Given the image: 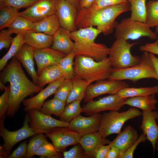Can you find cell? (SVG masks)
Returning a JSON list of instances; mask_svg holds the SVG:
<instances>
[{"mask_svg":"<svg viewBox=\"0 0 158 158\" xmlns=\"http://www.w3.org/2000/svg\"><path fill=\"white\" fill-rule=\"evenodd\" d=\"M130 10L128 2L90 11L87 9L78 10L76 26L78 29L90 26H96L104 35L112 33L118 24L116 18L121 14Z\"/></svg>","mask_w":158,"mask_h":158,"instance_id":"6da1fadb","label":"cell"},{"mask_svg":"<svg viewBox=\"0 0 158 158\" xmlns=\"http://www.w3.org/2000/svg\"><path fill=\"white\" fill-rule=\"evenodd\" d=\"M101 33L100 30L92 26L80 28L71 32L70 37L74 41L72 52L76 56L89 57L97 61L107 57L110 48L104 44L96 43L95 41Z\"/></svg>","mask_w":158,"mask_h":158,"instance_id":"7a4b0ae2","label":"cell"},{"mask_svg":"<svg viewBox=\"0 0 158 158\" xmlns=\"http://www.w3.org/2000/svg\"><path fill=\"white\" fill-rule=\"evenodd\" d=\"M73 67L75 76L86 80L88 85L95 81L108 79L113 69L109 57L97 61L81 55L75 56Z\"/></svg>","mask_w":158,"mask_h":158,"instance_id":"3957f363","label":"cell"},{"mask_svg":"<svg viewBox=\"0 0 158 158\" xmlns=\"http://www.w3.org/2000/svg\"><path fill=\"white\" fill-rule=\"evenodd\" d=\"M140 58V62L132 66L121 69L113 68L108 79L113 80H128L133 82L146 78L158 80V76L149 53L144 52Z\"/></svg>","mask_w":158,"mask_h":158,"instance_id":"277c9868","label":"cell"},{"mask_svg":"<svg viewBox=\"0 0 158 158\" xmlns=\"http://www.w3.org/2000/svg\"><path fill=\"white\" fill-rule=\"evenodd\" d=\"M142 113L138 109L132 107L128 110L119 112L112 111L101 114L99 132L106 138L111 134H118L125 123L128 120L140 116Z\"/></svg>","mask_w":158,"mask_h":158,"instance_id":"5b68a950","label":"cell"},{"mask_svg":"<svg viewBox=\"0 0 158 158\" xmlns=\"http://www.w3.org/2000/svg\"><path fill=\"white\" fill-rule=\"evenodd\" d=\"M137 42L130 43L121 38H117L110 48L109 55L114 69H123L132 66L138 63L140 58L131 53V48Z\"/></svg>","mask_w":158,"mask_h":158,"instance_id":"8992f818","label":"cell"},{"mask_svg":"<svg viewBox=\"0 0 158 158\" xmlns=\"http://www.w3.org/2000/svg\"><path fill=\"white\" fill-rule=\"evenodd\" d=\"M6 118L0 119V136L3 138L4 144L0 145V157L8 158L14 146L19 142L36 134L29 125V116L27 113L25 118L23 126L16 131H10L4 126Z\"/></svg>","mask_w":158,"mask_h":158,"instance_id":"52a82bcc","label":"cell"},{"mask_svg":"<svg viewBox=\"0 0 158 158\" xmlns=\"http://www.w3.org/2000/svg\"><path fill=\"white\" fill-rule=\"evenodd\" d=\"M116 39L125 40H135L142 37H147L151 40L157 39L158 37L146 23L136 21L130 17L122 19L115 28Z\"/></svg>","mask_w":158,"mask_h":158,"instance_id":"ba28073f","label":"cell"},{"mask_svg":"<svg viewBox=\"0 0 158 158\" xmlns=\"http://www.w3.org/2000/svg\"><path fill=\"white\" fill-rule=\"evenodd\" d=\"M28 113L29 126L35 134H46L55 128L68 127L69 126V123L55 119L36 109L30 110Z\"/></svg>","mask_w":158,"mask_h":158,"instance_id":"9c48e42d","label":"cell"},{"mask_svg":"<svg viewBox=\"0 0 158 158\" xmlns=\"http://www.w3.org/2000/svg\"><path fill=\"white\" fill-rule=\"evenodd\" d=\"M126 99L117 94H111L97 100L86 102L82 107V112L90 116L105 111H118L125 105Z\"/></svg>","mask_w":158,"mask_h":158,"instance_id":"30bf717a","label":"cell"},{"mask_svg":"<svg viewBox=\"0 0 158 158\" xmlns=\"http://www.w3.org/2000/svg\"><path fill=\"white\" fill-rule=\"evenodd\" d=\"M10 85L9 107L6 115L10 117L14 116L20 104L26 97L43 89L38 85L33 87L21 83Z\"/></svg>","mask_w":158,"mask_h":158,"instance_id":"8fae6325","label":"cell"},{"mask_svg":"<svg viewBox=\"0 0 158 158\" xmlns=\"http://www.w3.org/2000/svg\"><path fill=\"white\" fill-rule=\"evenodd\" d=\"M56 150L60 152L66 151L68 146L79 143L82 136L68 127H57L46 134Z\"/></svg>","mask_w":158,"mask_h":158,"instance_id":"7c38bea8","label":"cell"},{"mask_svg":"<svg viewBox=\"0 0 158 158\" xmlns=\"http://www.w3.org/2000/svg\"><path fill=\"white\" fill-rule=\"evenodd\" d=\"M128 86L129 85L123 80H99L87 86L83 100L87 102L102 95L117 94L121 90Z\"/></svg>","mask_w":158,"mask_h":158,"instance_id":"4fadbf2b","label":"cell"},{"mask_svg":"<svg viewBox=\"0 0 158 158\" xmlns=\"http://www.w3.org/2000/svg\"><path fill=\"white\" fill-rule=\"evenodd\" d=\"M58 0H40L19 12V15L33 23L40 21L56 13Z\"/></svg>","mask_w":158,"mask_h":158,"instance_id":"5bb4252c","label":"cell"},{"mask_svg":"<svg viewBox=\"0 0 158 158\" xmlns=\"http://www.w3.org/2000/svg\"><path fill=\"white\" fill-rule=\"evenodd\" d=\"M1 81L4 84L23 83L32 86L37 85L27 77L22 68L20 63L13 57L0 75Z\"/></svg>","mask_w":158,"mask_h":158,"instance_id":"9a60e30c","label":"cell"},{"mask_svg":"<svg viewBox=\"0 0 158 158\" xmlns=\"http://www.w3.org/2000/svg\"><path fill=\"white\" fill-rule=\"evenodd\" d=\"M101 114L99 113L85 117L80 115L69 123L68 127L82 136L87 134L98 131L100 126Z\"/></svg>","mask_w":158,"mask_h":158,"instance_id":"2e32d148","label":"cell"},{"mask_svg":"<svg viewBox=\"0 0 158 158\" xmlns=\"http://www.w3.org/2000/svg\"><path fill=\"white\" fill-rule=\"evenodd\" d=\"M78 10L65 0H58L56 14L61 27L70 32L77 30L76 20Z\"/></svg>","mask_w":158,"mask_h":158,"instance_id":"e0dca14e","label":"cell"},{"mask_svg":"<svg viewBox=\"0 0 158 158\" xmlns=\"http://www.w3.org/2000/svg\"><path fill=\"white\" fill-rule=\"evenodd\" d=\"M142 120L140 126V129L146 136V139L151 143L154 154L156 145L158 138V111L154 110L142 111Z\"/></svg>","mask_w":158,"mask_h":158,"instance_id":"ac0fdd59","label":"cell"},{"mask_svg":"<svg viewBox=\"0 0 158 158\" xmlns=\"http://www.w3.org/2000/svg\"><path fill=\"white\" fill-rule=\"evenodd\" d=\"M66 79L64 77L49 84L35 96L30 98L25 99L23 102L24 110L28 112L30 110L36 109L39 110L48 97L54 94L60 85Z\"/></svg>","mask_w":158,"mask_h":158,"instance_id":"d6986e66","label":"cell"},{"mask_svg":"<svg viewBox=\"0 0 158 158\" xmlns=\"http://www.w3.org/2000/svg\"><path fill=\"white\" fill-rule=\"evenodd\" d=\"M66 56L51 47L34 50V57L37 66L38 76L45 68L59 65L61 60Z\"/></svg>","mask_w":158,"mask_h":158,"instance_id":"ffe728a7","label":"cell"},{"mask_svg":"<svg viewBox=\"0 0 158 158\" xmlns=\"http://www.w3.org/2000/svg\"><path fill=\"white\" fill-rule=\"evenodd\" d=\"M111 141L103 137L98 131L82 136L79 143L81 145L86 158H94L98 150L102 146L109 144Z\"/></svg>","mask_w":158,"mask_h":158,"instance_id":"44dd1931","label":"cell"},{"mask_svg":"<svg viewBox=\"0 0 158 158\" xmlns=\"http://www.w3.org/2000/svg\"><path fill=\"white\" fill-rule=\"evenodd\" d=\"M118 134L117 136L109 144L111 147H115L119 150L120 157L136 141L139 136L135 129L130 126L125 127L122 131Z\"/></svg>","mask_w":158,"mask_h":158,"instance_id":"7402d4cb","label":"cell"},{"mask_svg":"<svg viewBox=\"0 0 158 158\" xmlns=\"http://www.w3.org/2000/svg\"><path fill=\"white\" fill-rule=\"evenodd\" d=\"M34 49L30 46L24 44L14 57L23 65L35 84L38 75L35 71L34 61Z\"/></svg>","mask_w":158,"mask_h":158,"instance_id":"603a6c76","label":"cell"},{"mask_svg":"<svg viewBox=\"0 0 158 158\" xmlns=\"http://www.w3.org/2000/svg\"><path fill=\"white\" fill-rule=\"evenodd\" d=\"M70 31L60 27L52 36L51 48L67 55L73 51L74 43L70 36Z\"/></svg>","mask_w":158,"mask_h":158,"instance_id":"cb8c5ba5","label":"cell"},{"mask_svg":"<svg viewBox=\"0 0 158 158\" xmlns=\"http://www.w3.org/2000/svg\"><path fill=\"white\" fill-rule=\"evenodd\" d=\"M23 40L25 44L34 50L50 47L53 41V36L33 30L24 32Z\"/></svg>","mask_w":158,"mask_h":158,"instance_id":"d4e9b609","label":"cell"},{"mask_svg":"<svg viewBox=\"0 0 158 158\" xmlns=\"http://www.w3.org/2000/svg\"><path fill=\"white\" fill-rule=\"evenodd\" d=\"M158 100L155 95L126 98L124 104L139 109L142 111L155 110Z\"/></svg>","mask_w":158,"mask_h":158,"instance_id":"484cf974","label":"cell"},{"mask_svg":"<svg viewBox=\"0 0 158 158\" xmlns=\"http://www.w3.org/2000/svg\"><path fill=\"white\" fill-rule=\"evenodd\" d=\"M64 74L59 65L49 66L42 70L38 75L36 84L43 87L46 85L64 77Z\"/></svg>","mask_w":158,"mask_h":158,"instance_id":"4316f807","label":"cell"},{"mask_svg":"<svg viewBox=\"0 0 158 158\" xmlns=\"http://www.w3.org/2000/svg\"><path fill=\"white\" fill-rule=\"evenodd\" d=\"M61 27L56 13L34 23L33 30L53 36Z\"/></svg>","mask_w":158,"mask_h":158,"instance_id":"83f0119b","label":"cell"},{"mask_svg":"<svg viewBox=\"0 0 158 158\" xmlns=\"http://www.w3.org/2000/svg\"><path fill=\"white\" fill-rule=\"evenodd\" d=\"M158 94V85L141 87H125L117 93L120 96L125 98L136 97L149 96Z\"/></svg>","mask_w":158,"mask_h":158,"instance_id":"f1b7e54d","label":"cell"},{"mask_svg":"<svg viewBox=\"0 0 158 158\" xmlns=\"http://www.w3.org/2000/svg\"><path fill=\"white\" fill-rule=\"evenodd\" d=\"M72 87L66 101V104L84 98L88 86L85 80L75 76L72 79Z\"/></svg>","mask_w":158,"mask_h":158,"instance_id":"f546056e","label":"cell"},{"mask_svg":"<svg viewBox=\"0 0 158 158\" xmlns=\"http://www.w3.org/2000/svg\"><path fill=\"white\" fill-rule=\"evenodd\" d=\"M146 0H128L130 5L131 14L130 17L133 20L145 23L146 14Z\"/></svg>","mask_w":158,"mask_h":158,"instance_id":"4dcf8cb0","label":"cell"},{"mask_svg":"<svg viewBox=\"0 0 158 158\" xmlns=\"http://www.w3.org/2000/svg\"><path fill=\"white\" fill-rule=\"evenodd\" d=\"M24 33L16 35L13 39L7 52L0 60V70H2L5 67L8 61L15 56L25 44L23 40Z\"/></svg>","mask_w":158,"mask_h":158,"instance_id":"1f68e13d","label":"cell"},{"mask_svg":"<svg viewBox=\"0 0 158 158\" xmlns=\"http://www.w3.org/2000/svg\"><path fill=\"white\" fill-rule=\"evenodd\" d=\"M82 100H78L66 104L64 110L59 116V119L63 122L69 123L74 118L83 112L80 106Z\"/></svg>","mask_w":158,"mask_h":158,"instance_id":"d6a6232c","label":"cell"},{"mask_svg":"<svg viewBox=\"0 0 158 158\" xmlns=\"http://www.w3.org/2000/svg\"><path fill=\"white\" fill-rule=\"evenodd\" d=\"M66 104V102L54 97L50 100L44 102L39 111L46 114H53L59 117Z\"/></svg>","mask_w":158,"mask_h":158,"instance_id":"836d02e7","label":"cell"},{"mask_svg":"<svg viewBox=\"0 0 158 158\" xmlns=\"http://www.w3.org/2000/svg\"><path fill=\"white\" fill-rule=\"evenodd\" d=\"M34 23L23 16H18L8 28L11 34L16 35L33 30Z\"/></svg>","mask_w":158,"mask_h":158,"instance_id":"e575fe53","label":"cell"},{"mask_svg":"<svg viewBox=\"0 0 158 158\" xmlns=\"http://www.w3.org/2000/svg\"><path fill=\"white\" fill-rule=\"evenodd\" d=\"M18 10L9 6L0 8V30L8 28L18 16Z\"/></svg>","mask_w":158,"mask_h":158,"instance_id":"d590c367","label":"cell"},{"mask_svg":"<svg viewBox=\"0 0 158 158\" xmlns=\"http://www.w3.org/2000/svg\"><path fill=\"white\" fill-rule=\"evenodd\" d=\"M145 23L150 27L158 25V0H151L146 4Z\"/></svg>","mask_w":158,"mask_h":158,"instance_id":"8d00e7d4","label":"cell"},{"mask_svg":"<svg viewBox=\"0 0 158 158\" xmlns=\"http://www.w3.org/2000/svg\"><path fill=\"white\" fill-rule=\"evenodd\" d=\"M46 136L43 134H36L30 138L27 144L25 158H31L35 155L37 150L46 140Z\"/></svg>","mask_w":158,"mask_h":158,"instance_id":"74e56055","label":"cell"},{"mask_svg":"<svg viewBox=\"0 0 158 158\" xmlns=\"http://www.w3.org/2000/svg\"><path fill=\"white\" fill-rule=\"evenodd\" d=\"M75 54L72 52L62 59L59 65L64 74L66 79L71 80L74 76L73 60Z\"/></svg>","mask_w":158,"mask_h":158,"instance_id":"f35d334b","label":"cell"},{"mask_svg":"<svg viewBox=\"0 0 158 158\" xmlns=\"http://www.w3.org/2000/svg\"><path fill=\"white\" fill-rule=\"evenodd\" d=\"M35 155L48 158H62L63 155L58 152L52 144L46 140L41 145L35 153Z\"/></svg>","mask_w":158,"mask_h":158,"instance_id":"ab89813d","label":"cell"},{"mask_svg":"<svg viewBox=\"0 0 158 158\" xmlns=\"http://www.w3.org/2000/svg\"><path fill=\"white\" fill-rule=\"evenodd\" d=\"M72 87V80L65 79L56 90L54 97L66 103Z\"/></svg>","mask_w":158,"mask_h":158,"instance_id":"60d3db41","label":"cell"},{"mask_svg":"<svg viewBox=\"0 0 158 158\" xmlns=\"http://www.w3.org/2000/svg\"><path fill=\"white\" fill-rule=\"evenodd\" d=\"M40 0H0V8L9 6L18 10L27 8Z\"/></svg>","mask_w":158,"mask_h":158,"instance_id":"b9f144b4","label":"cell"},{"mask_svg":"<svg viewBox=\"0 0 158 158\" xmlns=\"http://www.w3.org/2000/svg\"><path fill=\"white\" fill-rule=\"evenodd\" d=\"M10 91L9 84L6 86L4 93L0 96V119L6 118L5 115L9 107Z\"/></svg>","mask_w":158,"mask_h":158,"instance_id":"7bdbcfd3","label":"cell"},{"mask_svg":"<svg viewBox=\"0 0 158 158\" xmlns=\"http://www.w3.org/2000/svg\"><path fill=\"white\" fill-rule=\"evenodd\" d=\"M126 2H128V0H95L91 5L86 9L94 11Z\"/></svg>","mask_w":158,"mask_h":158,"instance_id":"ee69618b","label":"cell"},{"mask_svg":"<svg viewBox=\"0 0 158 158\" xmlns=\"http://www.w3.org/2000/svg\"><path fill=\"white\" fill-rule=\"evenodd\" d=\"M64 158H86L81 145L78 143L75 145L68 150L63 152Z\"/></svg>","mask_w":158,"mask_h":158,"instance_id":"f6af8a7d","label":"cell"},{"mask_svg":"<svg viewBox=\"0 0 158 158\" xmlns=\"http://www.w3.org/2000/svg\"><path fill=\"white\" fill-rule=\"evenodd\" d=\"M0 32V50L3 49H8L10 47L13 38L11 34L8 29H3Z\"/></svg>","mask_w":158,"mask_h":158,"instance_id":"bcb514c9","label":"cell"},{"mask_svg":"<svg viewBox=\"0 0 158 158\" xmlns=\"http://www.w3.org/2000/svg\"><path fill=\"white\" fill-rule=\"evenodd\" d=\"M146 140L145 135L143 133H142L136 141L119 158H133L134 152L138 145L141 142H144Z\"/></svg>","mask_w":158,"mask_h":158,"instance_id":"7dc6e473","label":"cell"},{"mask_svg":"<svg viewBox=\"0 0 158 158\" xmlns=\"http://www.w3.org/2000/svg\"><path fill=\"white\" fill-rule=\"evenodd\" d=\"M28 141L24 140L21 143L10 155L8 158H22L25 157Z\"/></svg>","mask_w":158,"mask_h":158,"instance_id":"c3c4849f","label":"cell"},{"mask_svg":"<svg viewBox=\"0 0 158 158\" xmlns=\"http://www.w3.org/2000/svg\"><path fill=\"white\" fill-rule=\"evenodd\" d=\"M139 49L142 51H146L158 55V39L154 42L147 43L140 46Z\"/></svg>","mask_w":158,"mask_h":158,"instance_id":"681fc988","label":"cell"},{"mask_svg":"<svg viewBox=\"0 0 158 158\" xmlns=\"http://www.w3.org/2000/svg\"><path fill=\"white\" fill-rule=\"evenodd\" d=\"M111 148L109 144L101 146L96 153L95 158H106L108 152Z\"/></svg>","mask_w":158,"mask_h":158,"instance_id":"f907efd6","label":"cell"},{"mask_svg":"<svg viewBox=\"0 0 158 158\" xmlns=\"http://www.w3.org/2000/svg\"><path fill=\"white\" fill-rule=\"evenodd\" d=\"M120 155L119 150L115 147H111L108 152L106 158H119Z\"/></svg>","mask_w":158,"mask_h":158,"instance_id":"816d5d0a","label":"cell"},{"mask_svg":"<svg viewBox=\"0 0 158 158\" xmlns=\"http://www.w3.org/2000/svg\"><path fill=\"white\" fill-rule=\"evenodd\" d=\"M95 0H80L79 4V10L87 8L91 5Z\"/></svg>","mask_w":158,"mask_h":158,"instance_id":"f5cc1de1","label":"cell"},{"mask_svg":"<svg viewBox=\"0 0 158 158\" xmlns=\"http://www.w3.org/2000/svg\"><path fill=\"white\" fill-rule=\"evenodd\" d=\"M149 53L150 57L152 62L158 76V57H156L154 54L152 53Z\"/></svg>","mask_w":158,"mask_h":158,"instance_id":"db71d44e","label":"cell"},{"mask_svg":"<svg viewBox=\"0 0 158 158\" xmlns=\"http://www.w3.org/2000/svg\"><path fill=\"white\" fill-rule=\"evenodd\" d=\"M74 7L78 11L79 10V4L80 0H65Z\"/></svg>","mask_w":158,"mask_h":158,"instance_id":"11a10c76","label":"cell"},{"mask_svg":"<svg viewBox=\"0 0 158 158\" xmlns=\"http://www.w3.org/2000/svg\"><path fill=\"white\" fill-rule=\"evenodd\" d=\"M6 87V86L2 82L0 81V90L1 91H4Z\"/></svg>","mask_w":158,"mask_h":158,"instance_id":"9f6ffc18","label":"cell"},{"mask_svg":"<svg viewBox=\"0 0 158 158\" xmlns=\"http://www.w3.org/2000/svg\"><path fill=\"white\" fill-rule=\"evenodd\" d=\"M155 33L158 36V25L155 27Z\"/></svg>","mask_w":158,"mask_h":158,"instance_id":"6f0895ef","label":"cell"},{"mask_svg":"<svg viewBox=\"0 0 158 158\" xmlns=\"http://www.w3.org/2000/svg\"><path fill=\"white\" fill-rule=\"evenodd\" d=\"M156 149L157 150V151L158 153V138L156 141Z\"/></svg>","mask_w":158,"mask_h":158,"instance_id":"680465c9","label":"cell"}]
</instances>
